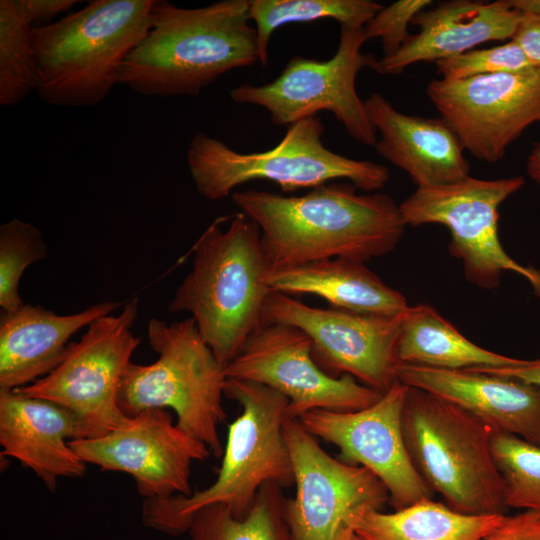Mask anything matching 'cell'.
Segmentation results:
<instances>
[{"instance_id": "1", "label": "cell", "mask_w": 540, "mask_h": 540, "mask_svg": "<svg viewBox=\"0 0 540 540\" xmlns=\"http://www.w3.org/2000/svg\"><path fill=\"white\" fill-rule=\"evenodd\" d=\"M356 189L330 182L299 196L248 189L231 198L257 224L269 269L277 270L335 258L366 263L395 249L407 226L399 205Z\"/></svg>"}, {"instance_id": "2", "label": "cell", "mask_w": 540, "mask_h": 540, "mask_svg": "<svg viewBox=\"0 0 540 540\" xmlns=\"http://www.w3.org/2000/svg\"><path fill=\"white\" fill-rule=\"evenodd\" d=\"M249 0L181 8L155 0L150 27L124 60L118 83L149 97L198 96L229 71L259 62Z\"/></svg>"}, {"instance_id": "3", "label": "cell", "mask_w": 540, "mask_h": 540, "mask_svg": "<svg viewBox=\"0 0 540 540\" xmlns=\"http://www.w3.org/2000/svg\"><path fill=\"white\" fill-rule=\"evenodd\" d=\"M216 219L200 236L192 269L176 289L168 310L187 312L215 357L226 366L262 324L272 291L269 266L257 224L238 212Z\"/></svg>"}, {"instance_id": "4", "label": "cell", "mask_w": 540, "mask_h": 540, "mask_svg": "<svg viewBox=\"0 0 540 540\" xmlns=\"http://www.w3.org/2000/svg\"><path fill=\"white\" fill-rule=\"evenodd\" d=\"M224 396L236 401L242 412L228 427L215 481L189 496L144 499L142 521L146 527L182 535L187 533L192 515L213 504H222L242 518L264 484L294 485L283 431L288 398L263 384L234 378L226 379Z\"/></svg>"}, {"instance_id": "5", "label": "cell", "mask_w": 540, "mask_h": 540, "mask_svg": "<svg viewBox=\"0 0 540 540\" xmlns=\"http://www.w3.org/2000/svg\"><path fill=\"white\" fill-rule=\"evenodd\" d=\"M155 0H93L51 24L33 27L36 94L47 104L90 107L119 84L124 60L147 34Z\"/></svg>"}, {"instance_id": "6", "label": "cell", "mask_w": 540, "mask_h": 540, "mask_svg": "<svg viewBox=\"0 0 540 540\" xmlns=\"http://www.w3.org/2000/svg\"><path fill=\"white\" fill-rule=\"evenodd\" d=\"M402 430L414 467L448 507L468 515H506V485L493 458L491 426L455 404L408 387Z\"/></svg>"}, {"instance_id": "7", "label": "cell", "mask_w": 540, "mask_h": 540, "mask_svg": "<svg viewBox=\"0 0 540 540\" xmlns=\"http://www.w3.org/2000/svg\"><path fill=\"white\" fill-rule=\"evenodd\" d=\"M324 130L320 117L305 118L290 125L276 146L253 153L238 152L204 132L197 133L187 149L195 190L216 201L255 180L274 182L283 192L312 189L335 180H347L367 192L385 187L390 177L386 166L331 151L323 144Z\"/></svg>"}, {"instance_id": "8", "label": "cell", "mask_w": 540, "mask_h": 540, "mask_svg": "<svg viewBox=\"0 0 540 540\" xmlns=\"http://www.w3.org/2000/svg\"><path fill=\"white\" fill-rule=\"evenodd\" d=\"M147 335L158 358L147 365L129 364L118 393L119 408L127 417L152 408L173 409L178 427L220 457L224 448L218 425L226 419L225 366L191 317L172 323L153 318Z\"/></svg>"}, {"instance_id": "9", "label": "cell", "mask_w": 540, "mask_h": 540, "mask_svg": "<svg viewBox=\"0 0 540 540\" xmlns=\"http://www.w3.org/2000/svg\"><path fill=\"white\" fill-rule=\"evenodd\" d=\"M524 184L523 176H469L449 185L417 188L399 207L406 225L439 224L449 230L448 250L461 261L464 277L473 285L493 290L505 272H514L540 298V270L509 256L498 233L500 205Z\"/></svg>"}, {"instance_id": "10", "label": "cell", "mask_w": 540, "mask_h": 540, "mask_svg": "<svg viewBox=\"0 0 540 540\" xmlns=\"http://www.w3.org/2000/svg\"><path fill=\"white\" fill-rule=\"evenodd\" d=\"M363 28L340 26L339 44L331 58L294 56L273 81L242 83L230 91V98L238 104L264 108L277 126L289 127L320 111H329L353 139L374 147L377 133L356 90L359 72L370 68L375 60L362 52L368 41Z\"/></svg>"}, {"instance_id": "11", "label": "cell", "mask_w": 540, "mask_h": 540, "mask_svg": "<svg viewBox=\"0 0 540 540\" xmlns=\"http://www.w3.org/2000/svg\"><path fill=\"white\" fill-rule=\"evenodd\" d=\"M138 306L134 297L119 314L95 319L79 341L70 343L53 371L16 390L70 410L80 420L84 438L102 436L122 425L129 417L119 408L118 393L140 343L132 332Z\"/></svg>"}, {"instance_id": "12", "label": "cell", "mask_w": 540, "mask_h": 540, "mask_svg": "<svg viewBox=\"0 0 540 540\" xmlns=\"http://www.w3.org/2000/svg\"><path fill=\"white\" fill-rule=\"evenodd\" d=\"M283 431L296 489L285 504L292 540H345L356 519L389 502L373 473L330 456L299 419L287 418Z\"/></svg>"}, {"instance_id": "13", "label": "cell", "mask_w": 540, "mask_h": 540, "mask_svg": "<svg viewBox=\"0 0 540 540\" xmlns=\"http://www.w3.org/2000/svg\"><path fill=\"white\" fill-rule=\"evenodd\" d=\"M404 313L380 316L314 307L291 295L271 291L264 304L262 323L300 329L311 340L313 357L325 372L334 377L351 375L361 384L385 393L397 381Z\"/></svg>"}, {"instance_id": "14", "label": "cell", "mask_w": 540, "mask_h": 540, "mask_svg": "<svg viewBox=\"0 0 540 540\" xmlns=\"http://www.w3.org/2000/svg\"><path fill=\"white\" fill-rule=\"evenodd\" d=\"M227 378L268 386L286 396L287 418L316 410L356 411L377 402L383 393L351 375L334 377L315 361L312 343L300 329L262 323L225 366Z\"/></svg>"}, {"instance_id": "15", "label": "cell", "mask_w": 540, "mask_h": 540, "mask_svg": "<svg viewBox=\"0 0 540 540\" xmlns=\"http://www.w3.org/2000/svg\"><path fill=\"white\" fill-rule=\"evenodd\" d=\"M426 93L465 151L493 164L540 122V70L434 79Z\"/></svg>"}, {"instance_id": "16", "label": "cell", "mask_w": 540, "mask_h": 540, "mask_svg": "<svg viewBox=\"0 0 540 540\" xmlns=\"http://www.w3.org/2000/svg\"><path fill=\"white\" fill-rule=\"evenodd\" d=\"M69 444L83 462L131 475L144 499L191 495L193 462L212 454L162 408L144 410L107 434Z\"/></svg>"}, {"instance_id": "17", "label": "cell", "mask_w": 540, "mask_h": 540, "mask_svg": "<svg viewBox=\"0 0 540 540\" xmlns=\"http://www.w3.org/2000/svg\"><path fill=\"white\" fill-rule=\"evenodd\" d=\"M408 386L396 381L373 405L356 411L316 409L298 419L317 439L334 444L340 460L362 466L386 487L394 510L424 499L433 491L408 454L402 412Z\"/></svg>"}, {"instance_id": "18", "label": "cell", "mask_w": 540, "mask_h": 540, "mask_svg": "<svg viewBox=\"0 0 540 540\" xmlns=\"http://www.w3.org/2000/svg\"><path fill=\"white\" fill-rule=\"evenodd\" d=\"M521 16L509 0L439 2L412 20L417 33H410L395 54L375 58L370 68L380 75H397L419 62H437L486 42L511 40Z\"/></svg>"}, {"instance_id": "19", "label": "cell", "mask_w": 540, "mask_h": 540, "mask_svg": "<svg viewBox=\"0 0 540 540\" xmlns=\"http://www.w3.org/2000/svg\"><path fill=\"white\" fill-rule=\"evenodd\" d=\"M84 438L82 424L70 410L18 390H0L1 455L31 469L54 491L62 477L85 474L86 463L69 441Z\"/></svg>"}, {"instance_id": "20", "label": "cell", "mask_w": 540, "mask_h": 540, "mask_svg": "<svg viewBox=\"0 0 540 540\" xmlns=\"http://www.w3.org/2000/svg\"><path fill=\"white\" fill-rule=\"evenodd\" d=\"M397 380L455 404L497 432L540 444V389L523 381L462 369L400 364Z\"/></svg>"}, {"instance_id": "21", "label": "cell", "mask_w": 540, "mask_h": 540, "mask_svg": "<svg viewBox=\"0 0 540 540\" xmlns=\"http://www.w3.org/2000/svg\"><path fill=\"white\" fill-rule=\"evenodd\" d=\"M364 103L380 135L374 146L377 153L407 173L417 188L449 185L470 176L465 150L441 117L402 113L378 92L370 93Z\"/></svg>"}, {"instance_id": "22", "label": "cell", "mask_w": 540, "mask_h": 540, "mask_svg": "<svg viewBox=\"0 0 540 540\" xmlns=\"http://www.w3.org/2000/svg\"><path fill=\"white\" fill-rule=\"evenodd\" d=\"M121 305L104 301L67 315L31 304L2 311L0 390L19 389L49 374L64 359L76 332Z\"/></svg>"}, {"instance_id": "23", "label": "cell", "mask_w": 540, "mask_h": 540, "mask_svg": "<svg viewBox=\"0 0 540 540\" xmlns=\"http://www.w3.org/2000/svg\"><path fill=\"white\" fill-rule=\"evenodd\" d=\"M272 291L316 295L331 307L366 315L397 316L409 307L406 298L388 286L365 263L327 259L300 266L269 270Z\"/></svg>"}, {"instance_id": "24", "label": "cell", "mask_w": 540, "mask_h": 540, "mask_svg": "<svg viewBox=\"0 0 540 540\" xmlns=\"http://www.w3.org/2000/svg\"><path fill=\"white\" fill-rule=\"evenodd\" d=\"M398 358L401 364L447 370L509 367L524 361L476 345L428 304L409 306L405 311Z\"/></svg>"}, {"instance_id": "25", "label": "cell", "mask_w": 540, "mask_h": 540, "mask_svg": "<svg viewBox=\"0 0 540 540\" xmlns=\"http://www.w3.org/2000/svg\"><path fill=\"white\" fill-rule=\"evenodd\" d=\"M504 515H468L424 499L386 513L369 511L352 525L362 540H483Z\"/></svg>"}, {"instance_id": "26", "label": "cell", "mask_w": 540, "mask_h": 540, "mask_svg": "<svg viewBox=\"0 0 540 540\" xmlns=\"http://www.w3.org/2000/svg\"><path fill=\"white\" fill-rule=\"evenodd\" d=\"M282 488L277 483L264 484L242 518L222 504L198 510L189 521L190 540H292Z\"/></svg>"}, {"instance_id": "27", "label": "cell", "mask_w": 540, "mask_h": 540, "mask_svg": "<svg viewBox=\"0 0 540 540\" xmlns=\"http://www.w3.org/2000/svg\"><path fill=\"white\" fill-rule=\"evenodd\" d=\"M255 23L259 63L266 67L274 31L290 23L334 19L340 26L364 27L383 5L371 0H249Z\"/></svg>"}, {"instance_id": "28", "label": "cell", "mask_w": 540, "mask_h": 540, "mask_svg": "<svg viewBox=\"0 0 540 540\" xmlns=\"http://www.w3.org/2000/svg\"><path fill=\"white\" fill-rule=\"evenodd\" d=\"M39 71L33 25L21 0L0 1V104L12 106L37 92Z\"/></svg>"}, {"instance_id": "29", "label": "cell", "mask_w": 540, "mask_h": 540, "mask_svg": "<svg viewBox=\"0 0 540 540\" xmlns=\"http://www.w3.org/2000/svg\"><path fill=\"white\" fill-rule=\"evenodd\" d=\"M491 450L505 481L508 508L540 515V444L494 431Z\"/></svg>"}, {"instance_id": "30", "label": "cell", "mask_w": 540, "mask_h": 540, "mask_svg": "<svg viewBox=\"0 0 540 540\" xmlns=\"http://www.w3.org/2000/svg\"><path fill=\"white\" fill-rule=\"evenodd\" d=\"M48 254L42 232L29 222L13 218L0 226V306L12 311L24 303L19 285L23 272Z\"/></svg>"}, {"instance_id": "31", "label": "cell", "mask_w": 540, "mask_h": 540, "mask_svg": "<svg viewBox=\"0 0 540 540\" xmlns=\"http://www.w3.org/2000/svg\"><path fill=\"white\" fill-rule=\"evenodd\" d=\"M442 79L459 80L475 76L533 69L521 47L514 41L484 49H472L435 62Z\"/></svg>"}, {"instance_id": "32", "label": "cell", "mask_w": 540, "mask_h": 540, "mask_svg": "<svg viewBox=\"0 0 540 540\" xmlns=\"http://www.w3.org/2000/svg\"><path fill=\"white\" fill-rule=\"evenodd\" d=\"M432 5L430 0H398L383 8L364 26L367 39L382 42L383 56L395 54L410 35L408 26L421 11Z\"/></svg>"}, {"instance_id": "33", "label": "cell", "mask_w": 540, "mask_h": 540, "mask_svg": "<svg viewBox=\"0 0 540 540\" xmlns=\"http://www.w3.org/2000/svg\"><path fill=\"white\" fill-rule=\"evenodd\" d=\"M483 540H540V515L529 510L506 514Z\"/></svg>"}, {"instance_id": "34", "label": "cell", "mask_w": 540, "mask_h": 540, "mask_svg": "<svg viewBox=\"0 0 540 540\" xmlns=\"http://www.w3.org/2000/svg\"><path fill=\"white\" fill-rule=\"evenodd\" d=\"M512 40L521 47L533 67L540 70V14L522 13Z\"/></svg>"}, {"instance_id": "35", "label": "cell", "mask_w": 540, "mask_h": 540, "mask_svg": "<svg viewBox=\"0 0 540 540\" xmlns=\"http://www.w3.org/2000/svg\"><path fill=\"white\" fill-rule=\"evenodd\" d=\"M33 27L51 24V20L71 10L81 1L76 0H21Z\"/></svg>"}, {"instance_id": "36", "label": "cell", "mask_w": 540, "mask_h": 540, "mask_svg": "<svg viewBox=\"0 0 540 540\" xmlns=\"http://www.w3.org/2000/svg\"><path fill=\"white\" fill-rule=\"evenodd\" d=\"M471 370L517 379L540 389V358L524 359L523 363L516 366L480 367Z\"/></svg>"}, {"instance_id": "37", "label": "cell", "mask_w": 540, "mask_h": 540, "mask_svg": "<svg viewBox=\"0 0 540 540\" xmlns=\"http://www.w3.org/2000/svg\"><path fill=\"white\" fill-rule=\"evenodd\" d=\"M529 177L540 186V141L531 149L526 162Z\"/></svg>"}, {"instance_id": "38", "label": "cell", "mask_w": 540, "mask_h": 540, "mask_svg": "<svg viewBox=\"0 0 540 540\" xmlns=\"http://www.w3.org/2000/svg\"><path fill=\"white\" fill-rule=\"evenodd\" d=\"M511 5L521 13L540 14V0H509Z\"/></svg>"}, {"instance_id": "39", "label": "cell", "mask_w": 540, "mask_h": 540, "mask_svg": "<svg viewBox=\"0 0 540 540\" xmlns=\"http://www.w3.org/2000/svg\"><path fill=\"white\" fill-rule=\"evenodd\" d=\"M349 540H362L360 537H358L354 532L351 534Z\"/></svg>"}, {"instance_id": "40", "label": "cell", "mask_w": 540, "mask_h": 540, "mask_svg": "<svg viewBox=\"0 0 540 540\" xmlns=\"http://www.w3.org/2000/svg\"><path fill=\"white\" fill-rule=\"evenodd\" d=\"M351 536V535H350ZM350 536L348 538H346L345 540H349Z\"/></svg>"}]
</instances>
